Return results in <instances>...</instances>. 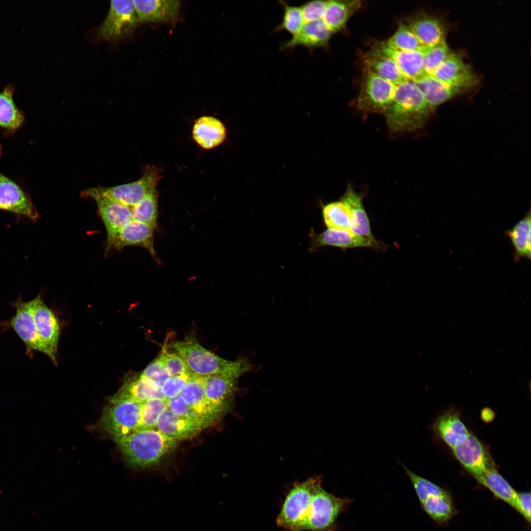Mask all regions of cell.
<instances>
[{
	"label": "cell",
	"mask_w": 531,
	"mask_h": 531,
	"mask_svg": "<svg viewBox=\"0 0 531 531\" xmlns=\"http://www.w3.org/2000/svg\"><path fill=\"white\" fill-rule=\"evenodd\" d=\"M531 216L529 212L507 231L516 256L531 259Z\"/></svg>",
	"instance_id": "836d02e7"
},
{
	"label": "cell",
	"mask_w": 531,
	"mask_h": 531,
	"mask_svg": "<svg viewBox=\"0 0 531 531\" xmlns=\"http://www.w3.org/2000/svg\"><path fill=\"white\" fill-rule=\"evenodd\" d=\"M321 482L316 485L305 531H336L337 519L347 510L352 500L338 498L328 493L322 487Z\"/></svg>",
	"instance_id": "5b68a950"
},
{
	"label": "cell",
	"mask_w": 531,
	"mask_h": 531,
	"mask_svg": "<svg viewBox=\"0 0 531 531\" xmlns=\"http://www.w3.org/2000/svg\"><path fill=\"white\" fill-rule=\"evenodd\" d=\"M476 480L497 497L514 508L517 492L493 467Z\"/></svg>",
	"instance_id": "d6a6232c"
},
{
	"label": "cell",
	"mask_w": 531,
	"mask_h": 531,
	"mask_svg": "<svg viewBox=\"0 0 531 531\" xmlns=\"http://www.w3.org/2000/svg\"><path fill=\"white\" fill-rule=\"evenodd\" d=\"M167 408V399L152 398L143 402L138 430L154 429L159 415Z\"/></svg>",
	"instance_id": "60d3db41"
},
{
	"label": "cell",
	"mask_w": 531,
	"mask_h": 531,
	"mask_svg": "<svg viewBox=\"0 0 531 531\" xmlns=\"http://www.w3.org/2000/svg\"><path fill=\"white\" fill-rule=\"evenodd\" d=\"M514 508L530 523L531 522V493H517Z\"/></svg>",
	"instance_id": "c3c4849f"
},
{
	"label": "cell",
	"mask_w": 531,
	"mask_h": 531,
	"mask_svg": "<svg viewBox=\"0 0 531 531\" xmlns=\"http://www.w3.org/2000/svg\"><path fill=\"white\" fill-rule=\"evenodd\" d=\"M414 82L426 102L435 110L437 107L466 91L442 83L429 75Z\"/></svg>",
	"instance_id": "d4e9b609"
},
{
	"label": "cell",
	"mask_w": 531,
	"mask_h": 531,
	"mask_svg": "<svg viewBox=\"0 0 531 531\" xmlns=\"http://www.w3.org/2000/svg\"><path fill=\"white\" fill-rule=\"evenodd\" d=\"M132 220L157 227L158 218V192L148 194L138 204L131 208Z\"/></svg>",
	"instance_id": "8d00e7d4"
},
{
	"label": "cell",
	"mask_w": 531,
	"mask_h": 531,
	"mask_svg": "<svg viewBox=\"0 0 531 531\" xmlns=\"http://www.w3.org/2000/svg\"><path fill=\"white\" fill-rule=\"evenodd\" d=\"M385 42L389 47L401 51H419L424 47L407 25L402 22L395 33Z\"/></svg>",
	"instance_id": "74e56055"
},
{
	"label": "cell",
	"mask_w": 531,
	"mask_h": 531,
	"mask_svg": "<svg viewBox=\"0 0 531 531\" xmlns=\"http://www.w3.org/2000/svg\"><path fill=\"white\" fill-rule=\"evenodd\" d=\"M341 201L346 205L349 210L351 232L355 235L369 240L374 244L375 249H382V244L372 234L369 219L362 203V196L354 189L351 184L348 185Z\"/></svg>",
	"instance_id": "e0dca14e"
},
{
	"label": "cell",
	"mask_w": 531,
	"mask_h": 531,
	"mask_svg": "<svg viewBox=\"0 0 531 531\" xmlns=\"http://www.w3.org/2000/svg\"><path fill=\"white\" fill-rule=\"evenodd\" d=\"M396 86L363 66L356 107L365 115L384 114L392 104Z\"/></svg>",
	"instance_id": "52a82bcc"
},
{
	"label": "cell",
	"mask_w": 531,
	"mask_h": 531,
	"mask_svg": "<svg viewBox=\"0 0 531 531\" xmlns=\"http://www.w3.org/2000/svg\"><path fill=\"white\" fill-rule=\"evenodd\" d=\"M322 214L324 222L328 229L352 233L350 228L349 210L341 200L324 205Z\"/></svg>",
	"instance_id": "e575fe53"
},
{
	"label": "cell",
	"mask_w": 531,
	"mask_h": 531,
	"mask_svg": "<svg viewBox=\"0 0 531 531\" xmlns=\"http://www.w3.org/2000/svg\"><path fill=\"white\" fill-rule=\"evenodd\" d=\"M431 76L446 85L466 91L479 83L472 67L465 62L463 55L458 52L452 51Z\"/></svg>",
	"instance_id": "8fae6325"
},
{
	"label": "cell",
	"mask_w": 531,
	"mask_h": 531,
	"mask_svg": "<svg viewBox=\"0 0 531 531\" xmlns=\"http://www.w3.org/2000/svg\"><path fill=\"white\" fill-rule=\"evenodd\" d=\"M309 236L311 243L309 251L311 253L317 251L324 246L342 249L356 247H371L375 249L374 244L368 239L348 231L327 229L319 234L311 231Z\"/></svg>",
	"instance_id": "44dd1931"
},
{
	"label": "cell",
	"mask_w": 531,
	"mask_h": 531,
	"mask_svg": "<svg viewBox=\"0 0 531 531\" xmlns=\"http://www.w3.org/2000/svg\"><path fill=\"white\" fill-rule=\"evenodd\" d=\"M367 53L391 59L409 80L415 82L427 75L423 69V57L421 50L407 51L396 50L387 46L384 41L374 43L370 51Z\"/></svg>",
	"instance_id": "5bb4252c"
},
{
	"label": "cell",
	"mask_w": 531,
	"mask_h": 531,
	"mask_svg": "<svg viewBox=\"0 0 531 531\" xmlns=\"http://www.w3.org/2000/svg\"><path fill=\"white\" fill-rule=\"evenodd\" d=\"M434 428L452 449L461 442L470 433L456 413L448 412L439 417Z\"/></svg>",
	"instance_id": "f1b7e54d"
},
{
	"label": "cell",
	"mask_w": 531,
	"mask_h": 531,
	"mask_svg": "<svg viewBox=\"0 0 531 531\" xmlns=\"http://www.w3.org/2000/svg\"><path fill=\"white\" fill-rule=\"evenodd\" d=\"M227 135L224 124L218 119L211 116H203L194 124L192 136L194 140L205 149L213 148L221 145Z\"/></svg>",
	"instance_id": "603a6c76"
},
{
	"label": "cell",
	"mask_w": 531,
	"mask_h": 531,
	"mask_svg": "<svg viewBox=\"0 0 531 531\" xmlns=\"http://www.w3.org/2000/svg\"><path fill=\"white\" fill-rule=\"evenodd\" d=\"M140 21L159 22L173 21L178 16L180 3L174 0H133Z\"/></svg>",
	"instance_id": "7402d4cb"
},
{
	"label": "cell",
	"mask_w": 531,
	"mask_h": 531,
	"mask_svg": "<svg viewBox=\"0 0 531 531\" xmlns=\"http://www.w3.org/2000/svg\"><path fill=\"white\" fill-rule=\"evenodd\" d=\"M424 511L435 522L444 523L454 514V508L449 494L430 497L420 503Z\"/></svg>",
	"instance_id": "d590c367"
},
{
	"label": "cell",
	"mask_w": 531,
	"mask_h": 531,
	"mask_svg": "<svg viewBox=\"0 0 531 531\" xmlns=\"http://www.w3.org/2000/svg\"><path fill=\"white\" fill-rule=\"evenodd\" d=\"M139 22L133 0H111L108 13L97 30V35L103 39L116 40L133 31Z\"/></svg>",
	"instance_id": "30bf717a"
},
{
	"label": "cell",
	"mask_w": 531,
	"mask_h": 531,
	"mask_svg": "<svg viewBox=\"0 0 531 531\" xmlns=\"http://www.w3.org/2000/svg\"><path fill=\"white\" fill-rule=\"evenodd\" d=\"M406 24L424 47L445 41L447 27L437 16L420 13L408 19Z\"/></svg>",
	"instance_id": "ffe728a7"
},
{
	"label": "cell",
	"mask_w": 531,
	"mask_h": 531,
	"mask_svg": "<svg viewBox=\"0 0 531 531\" xmlns=\"http://www.w3.org/2000/svg\"><path fill=\"white\" fill-rule=\"evenodd\" d=\"M31 300L33 316L39 336L56 356L60 333L58 319L51 309L44 302L40 294Z\"/></svg>",
	"instance_id": "ac0fdd59"
},
{
	"label": "cell",
	"mask_w": 531,
	"mask_h": 531,
	"mask_svg": "<svg viewBox=\"0 0 531 531\" xmlns=\"http://www.w3.org/2000/svg\"><path fill=\"white\" fill-rule=\"evenodd\" d=\"M320 476L295 483L287 494L276 522L287 531H305L307 516Z\"/></svg>",
	"instance_id": "277c9868"
},
{
	"label": "cell",
	"mask_w": 531,
	"mask_h": 531,
	"mask_svg": "<svg viewBox=\"0 0 531 531\" xmlns=\"http://www.w3.org/2000/svg\"><path fill=\"white\" fill-rule=\"evenodd\" d=\"M423 57V69L426 74L432 75L435 70L451 53L446 41L424 47L421 50Z\"/></svg>",
	"instance_id": "ab89813d"
},
{
	"label": "cell",
	"mask_w": 531,
	"mask_h": 531,
	"mask_svg": "<svg viewBox=\"0 0 531 531\" xmlns=\"http://www.w3.org/2000/svg\"><path fill=\"white\" fill-rule=\"evenodd\" d=\"M238 378L216 375L204 377V390L209 405L218 412L226 399L234 392Z\"/></svg>",
	"instance_id": "4316f807"
},
{
	"label": "cell",
	"mask_w": 531,
	"mask_h": 531,
	"mask_svg": "<svg viewBox=\"0 0 531 531\" xmlns=\"http://www.w3.org/2000/svg\"><path fill=\"white\" fill-rule=\"evenodd\" d=\"M180 395L197 413L207 421L217 413L209 405L206 400L204 390V377L191 375Z\"/></svg>",
	"instance_id": "83f0119b"
},
{
	"label": "cell",
	"mask_w": 531,
	"mask_h": 531,
	"mask_svg": "<svg viewBox=\"0 0 531 531\" xmlns=\"http://www.w3.org/2000/svg\"><path fill=\"white\" fill-rule=\"evenodd\" d=\"M167 408L177 416L207 425L208 421L203 418L184 400L180 395L167 399Z\"/></svg>",
	"instance_id": "ee69618b"
},
{
	"label": "cell",
	"mask_w": 531,
	"mask_h": 531,
	"mask_svg": "<svg viewBox=\"0 0 531 531\" xmlns=\"http://www.w3.org/2000/svg\"><path fill=\"white\" fill-rule=\"evenodd\" d=\"M364 66L380 78L396 85L409 80L391 59L366 52L361 55Z\"/></svg>",
	"instance_id": "f546056e"
},
{
	"label": "cell",
	"mask_w": 531,
	"mask_h": 531,
	"mask_svg": "<svg viewBox=\"0 0 531 531\" xmlns=\"http://www.w3.org/2000/svg\"><path fill=\"white\" fill-rule=\"evenodd\" d=\"M154 229L148 225L132 220L107 239V251L112 248L120 249L128 246H139L146 248L155 258Z\"/></svg>",
	"instance_id": "9a60e30c"
},
{
	"label": "cell",
	"mask_w": 531,
	"mask_h": 531,
	"mask_svg": "<svg viewBox=\"0 0 531 531\" xmlns=\"http://www.w3.org/2000/svg\"><path fill=\"white\" fill-rule=\"evenodd\" d=\"M126 461L137 467H148L173 448L177 440L154 429L139 430L116 440Z\"/></svg>",
	"instance_id": "3957f363"
},
{
	"label": "cell",
	"mask_w": 531,
	"mask_h": 531,
	"mask_svg": "<svg viewBox=\"0 0 531 531\" xmlns=\"http://www.w3.org/2000/svg\"><path fill=\"white\" fill-rule=\"evenodd\" d=\"M169 347L182 358L191 375H223L238 378L252 369L247 358L234 361L223 359L203 347L192 336L172 342Z\"/></svg>",
	"instance_id": "7a4b0ae2"
},
{
	"label": "cell",
	"mask_w": 531,
	"mask_h": 531,
	"mask_svg": "<svg viewBox=\"0 0 531 531\" xmlns=\"http://www.w3.org/2000/svg\"><path fill=\"white\" fill-rule=\"evenodd\" d=\"M0 210L32 221L39 218L29 194L15 181L0 173Z\"/></svg>",
	"instance_id": "4fadbf2b"
},
{
	"label": "cell",
	"mask_w": 531,
	"mask_h": 531,
	"mask_svg": "<svg viewBox=\"0 0 531 531\" xmlns=\"http://www.w3.org/2000/svg\"><path fill=\"white\" fill-rule=\"evenodd\" d=\"M164 346L158 359L167 370L170 377L190 374L182 358L175 352L167 350Z\"/></svg>",
	"instance_id": "7bdbcfd3"
},
{
	"label": "cell",
	"mask_w": 531,
	"mask_h": 531,
	"mask_svg": "<svg viewBox=\"0 0 531 531\" xmlns=\"http://www.w3.org/2000/svg\"><path fill=\"white\" fill-rule=\"evenodd\" d=\"M361 5V1L358 0H326L322 20L332 34L338 32Z\"/></svg>",
	"instance_id": "484cf974"
},
{
	"label": "cell",
	"mask_w": 531,
	"mask_h": 531,
	"mask_svg": "<svg viewBox=\"0 0 531 531\" xmlns=\"http://www.w3.org/2000/svg\"><path fill=\"white\" fill-rule=\"evenodd\" d=\"M332 35L322 19L306 22L298 33L282 44L280 50H290L301 46L312 52L316 48H327Z\"/></svg>",
	"instance_id": "d6986e66"
},
{
	"label": "cell",
	"mask_w": 531,
	"mask_h": 531,
	"mask_svg": "<svg viewBox=\"0 0 531 531\" xmlns=\"http://www.w3.org/2000/svg\"><path fill=\"white\" fill-rule=\"evenodd\" d=\"M279 2L283 9L282 19L274 28L273 31L285 30L294 36L300 31L305 23L300 7L290 5L283 0Z\"/></svg>",
	"instance_id": "f35d334b"
},
{
	"label": "cell",
	"mask_w": 531,
	"mask_h": 531,
	"mask_svg": "<svg viewBox=\"0 0 531 531\" xmlns=\"http://www.w3.org/2000/svg\"><path fill=\"white\" fill-rule=\"evenodd\" d=\"M326 0L308 1L300 7L305 23L321 20L324 16Z\"/></svg>",
	"instance_id": "bcb514c9"
},
{
	"label": "cell",
	"mask_w": 531,
	"mask_h": 531,
	"mask_svg": "<svg viewBox=\"0 0 531 531\" xmlns=\"http://www.w3.org/2000/svg\"><path fill=\"white\" fill-rule=\"evenodd\" d=\"M15 314L8 320L0 324L2 330H13L24 343L26 354L32 357L34 351L42 353L57 363L56 356L41 339L34 322L31 300L23 301L21 295L12 303Z\"/></svg>",
	"instance_id": "8992f818"
},
{
	"label": "cell",
	"mask_w": 531,
	"mask_h": 531,
	"mask_svg": "<svg viewBox=\"0 0 531 531\" xmlns=\"http://www.w3.org/2000/svg\"><path fill=\"white\" fill-rule=\"evenodd\" d=\"M141 376L161 386L170 377L167 370L158 358L149 363Z\"/></svg>",
	"instance_id": "7dc6e473"
},
{
	"label": "cell",
	"mask_w": 531,
	"mask_h": 531,
	"mask_svg": "<svg viewBox=\"0 0 531 531\" xmlns=\"http://www.w3.org/2000/svg\"><path fill=\"white\" fill-rule=\"evenodd\" d=\"M81 194L84 197L90 198L95 201L106 228L107 239L132 220L130 207L109 198L97 188L85 190Z\"/></svg>",
	"instance_id": "7c38bea8"
},
{
	"label": "cell",
	"mask_w": 531,
	"mask_h": 531,
	"mask_svg": "<svg viewBox=\"0 0 531 531\" xmlns=\"http://www.w3.org/2000/svg\"><path fill=\"white\" fill-rule=\"evenodd\" d=\"M191 374H184L170 377L161 385L162 392L166 399L180 395L185 387Z\"/></svg>",
	"instance_id": "f6af8a7d"
},
{
	"label": "cell",
	"mask_w": 531,
	"mask_h": 531,
	"mask_svg": "<svg viewBox=\"0 0 531 531\" xmlns=\"http://www.w3.org/2000/svg\"><path fill=\"white\" fill-rule=\"evenodd\" d=\"M402 466L413 486L420 503L432 497L448 494L441 487L413 472L405 465Z\"/></svg>",
	"instance_id": "b9f144b4"
},
{
	"label": "cell",
	"mask_w": 531,
	"mask_h": 531,
	"mask_svg": "<svg viewBox=\"0 0 531 531\" xmlns=\"http://www.w3.org/2000/svg\"><path fill=\"white\" fill-rule=\"evenodd\" d=\"M161 177L162 169L149 165L145 169L142 176L136 181L115 186L97 188L109 198L131 208L156 190Z\"/></svg>",
	"instance_id": "9c48e42d"
},
{
	"label": "cell",
	"mask_w": 531,
	"mask_h": 531,
	"mask_svg": "<svg viewBox=\"0 0 531 531\" xmlns=\"http://www.w3.org/2000/svg\"><path fill=\"white\" fill-rule=\"evenodd\" d=\"M143 403L130 398L113 397L102 417L104 428L115 440L138 430Z\"/></svg>",
	"instance_id": "ba28073f"
},
{
	"label": "cell",
	"mask_w": 531,
	"mask_h": 531,
	"mask_svg": "<svg viewBox=\"0 0 531 531\" xmlns=\"http://www.w3.org/2000/svg\"><path fill=\"white\" fill-rule=\"evenodd\" d=\"M114 397L130 398L141 403L152 398L166 399L160 385L141 375L130 382L125 383Z\"/></svg>",
	"instance_id": "1f68e13d"
},
{
	"label": "cell",
	"mask_w": 531,
	"mask_h": 531,
	"mask_svg": "<svg viewBox=\"0 0 531 531\" xmlns=\"http://www.w3.org/2000/svg\"><path fill=\"white\" fill-rule=\"evenodd\" d=\"M452 450L457 459L476 479L492 467L483 446L471 434Z\"/></svg>",
	"instance_id": "2e32d148"
},
{
	"label": "cell",
	"mask_w": 531,
	"mask_h": 531,
	"mask_svg": "<svg viewBox=\"0 0 531 531\" xmlns=\"http://www.w3.org/2000/svg\"><path fill=\"white\" fill-rule=\"evenodd\" d=\"M206 425L177 416L167 408L159 415L155 428L163 434L178 440L194 435Z\"/></svg>",
	"instance_id": "cb8c5ba5"
},
{
	"label": "cell",
	"mask_w": 531,
	"mask_h": 531,
	"mask_svg": "<svg viewBox=\"0 0 531 531\" xmlns=\"http://www.w3.org/2000/svg\"><path fill=\"white\" fill-rule=\"evenodd\" d=\"M14 91V88L8 85L0 92V127L9 133L17 130L25 120L23 112L13 100Z\"/></svg>",
	"instance_id": "4dcf8cb0"
},
{
	"label": "cell",
	"mask_w": 531,
	"mask_h": 531,
	"mask_svg": "<svg viewBox=\"0 0 531 531\" xmlns=\"http://www.w3.org/2000/svg\"><path fill=\"white\" fill-rule=\"evenodd\" d=\"M434 111L416 84L408 80L396 85L393 101L384 115L389 131L398 134L422 128Z\"/></svg>",
	"instance_id": "6da1fadb"
}]
</instances>
